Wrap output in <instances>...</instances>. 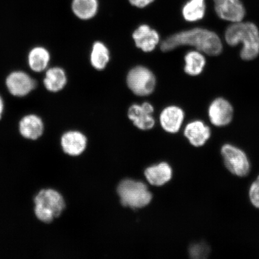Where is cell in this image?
<instances>
[{"instance_id":"cell-2","label":"cell","mask_w":259,"mask_h":259,"mask_svg":"<svg viewBox=\"0 0 259 259\" xmlns=\"http://www.w3.org/2000/svg\"><path fill=\"white\" fill-rule=\"evenodd\" d=\"M225 39L230 46L235 47L242 43V60L250 61L259 55V30L257 26L250 22L233 23L227 28Z\"/></svg>"},{"instance_id":"cell-22","label":"cell","mask_w":259,"mask_h":259,"mask_svg":"<svg viewBox=\"0 0 259 259\" xmlns=\"http://www.w3.org/2000/svg\"><path fill=\"white\" fill-rule=\"evenodd\" d=\"M110 61V53L108 47L101 41L93 44L90 54V62L97 70L105 69Z\"/></svg>"},{"instance_id":"cell-8","label":"cell","mask_w":259,"mask_h":259,"mask_svg":"<svg viewBox=\"0 0 259 259\" xmlns=\"http://www.w3.org/2000/svg\"><path fill=\"white\" fill-rule=\"evenodd\" d=\"M88 138L79 130H68L60 137V146L63 153L70 157H78L86 150Z\"/></svg>"},{"instance_id":"cell-12","label":"cell","mask_w":259,"mask_h":259,"mask_svg":"<svg viewBox=\"0 0 259 259\" xmlns=\"http://www.w3.org/2000/svg\"><path fill=\"white\" fill-rule=\"evenodd\" d=\"M210 122L217 127H223L231 123L234 116V109L228 100L218 98L213 100L208 109Z\"/></svg>"},{"instance_id":"cell-21","label":"cell","mask_w":259,"mask_h":259,"mask_svg":"<svg viewBox=\"0 0 259 259\" xmlns=\"http://www.w3.org/2000/svg\"><path fill=\"white\" fill-rule=\"evenodd\" d=\"M184 71L192 76H196L201 73L206 65L205 57L199 51L189 52L184 57Z\"/></svg>"},{"instance_id":"cell-17","label":"cell","mask_w":259,"mask_h":259,"mask_svg":"<svg viewBox=\"0 0 259 259\" xmlns=\"http://www.w3.org/2000/svg\"><path fill=\"white\" fill-rule=\"evenodd\" d=\"M67 82L66 73L62 68L54 67L47 70L44 83L49 92H59L66 87Z\"/></svg>"},{"instance_id":"cell-1","label":"cell","mask_w":259,"mask_h":259,"mask_svg":"<svg viewBox=\"0 0 259 259\" xmlns=\"http://www.w3.org/2000/svg\"><path fill=\"white\" fill-rule=\"evenodd\" d=\"M181 46H191L197 51L208 55L218 56L222 53L223 45L215 32L202 28H196L171 35L160 45L163 52L172 51Z\"/></svg>"},{"instance_id":"cell-19","label":"cell","mask_w":259,"mask_h":259,"mask_svg":"<svg viewBox=\"0 0 259 259\" xmlns=\"http://www.w3.org/2000/svg\"><path fill=\"white\" fill-rule=\"evenodd\" d=\"M98 8L97 0H73L72 2L73 14L82 20H89L95 17Z\"/></svg>"},{"instance_id":"cell-10","label":"cell","mask_w":259,"mask_h":259,"mask_svg":"<svg viewBox=\"0 0 259 259\" xmlns=\"http://www.w3.org/2000/svg\"><path fill=\"white\" fill-rule=\"evenodd\" d=\"M216 14L220 19L236 23L242 21L245 9L241 0H213Z\"/></svg>"},{"instance_id":"cell-25","label":"cell","mask_w":259,"mask_h":259,"mask_svg":"<svg viewBox=\"0 0 259 259\" xmlns=\"http://www.w3.org/2000/svg\"><path fill=\"white\" fill-rule=\"evenodd\" d=\"M128 1L132 5L135 7L144 8L151 4L154 0H128Z\"/></svg>"},{"instance_id":"cell-23","label":"cell","mask_w":259,"mask_h":259,"mask_svg":"<svg viewBox=\"0 0 259 259\" xmlns=\"http://www.w3.org/2000/svg\"><path fill=\"white\" fill-rule=\"evenodd\" d=\"M187 253L191 258H206L210 253V248L205 242H194L188 247Z\"/></svg>"},{"instance_id":"cell-15","label":"cell","mask_w":259,"mask_h":259,"mask_svg":"<svg viewBox=\"0 0 259 259\" xmlns=\"http://www.w3.org/2000/svg\"><path fill=\"white\" fill-rule=\"evenodd\" d=\"M183 135L189 144L193 147H202L206 143L211 135L210 129L202 121H191L186 125Z\"/></svg>"},{"instance_id":"cell-20","label":"cell","mask_w":259,"mask_h":259,"mask_svg":"<svg viewBox=\"0 0 259 259\" xmlns=\"http://www.w3.org/2000/svg\"><path fill=\"white\" fill-rule=\"evenodd\" d=\"M205 0H189L182 9L183 18L187 22L201 20L206 14Z\"/></svg>"},{"instance_id":"cell-13","label":"cell","mask_w":259,"mask_h":259,"mask_svg":"<svg viewBox=\"0 0 259 259\" xmlns=\"http://www.w3.org/2000/svg\"><path fill=\"white\" fill-rule=\"evenodd\" d=\"M146 181L149 185L162 187L169 183L173 177V169L166 161L151 165L144 171Z\"/></svg>"},{"instance_id":"cell-7","label":"cell","mask_w":259,"mask_h":259,"mask_svg":"<svg viewBox=\"0 0 259 259\" xmlns=\"http://www.w3.org/2000/svg\"><path fill=\"white\" fill-rule=\"evenodd\" d=\"M154 112V107L150 103L134 104L130 107L127 117L134 127L139 131H149L157 125V121L153 115Z\"/></svg>"},{"instance_id":"cell-5","label":"cell","mask_w":259,"mask_h":259,"mask_svg":"<svg viewBox=\"0 0 259 259\" xmlns=\"http://www.w3.org/2000/svg\"><path fill=\"white\" fill-rule=\"evenodd\" d=\"M127 84L135 95L147 96L154 92L156 79L154 73L148 68L139 66L129 71Z\"/></svg>"},{"instance_id":"cell-3","label":"cell","mask_w":259,"mask_h":259,"mask_svg":"<svg viewBox=\"0 0 259 259\" xmlns=\"http://www.w3.org/2000/svg\"><path fill=\"white\" fill-rule=\"evenodd\" d=\"M35 219L45 225H51L59 219L66 208L63 194L52 187L38 190L33 198Z\"/></svg>"},{"instance_id":"cell-6","label":"cell","mask_w":259,"mask_h":259,"mask_svg":"<svg viewBox=\"0 0 259 259\" xmlns=\"http://www.w3.org/2000/svg\"><path fill=\"white\" fill-rule=\"evenodd\" d=\"M221 153L225 166L230 172L239 177L247 176L250 172V161L241 149L225 144L221 149Z\"/></svg>"},{"instance_id":"cell-14","label":"cell","mask_w":259,"mask_h":259,"mask_svg":"<svg viewBox=\"0 0 259 259\" xmlns=\"http://www.w3.org/2000/svg\"><path fill=\"white\" fill-rule=\"evenodd\" d=\"M136 46L145 53H150L157 47L160 41V35L156 30L150 26H139L132 34Z\"/></svg>"},{"instance_id":"cell-11","label":"cell","mask_w":259,"mask_h":259,"mask_svg":"<svg viewBox=\"0 0 259 259\" xmlns=\"http://www.w3.org/2000/svg\"><path fill=\"white\" fill-rule=\"evenodd\" d=\"M185 114L183 110L177 106H169L161 111L159 116V125L167 134L176 135L181 131Z\"/></svg>"},{"instance_id":"cell-26","label":"cell","mask_w":259,"mask_h":259,"mask_svg":"<svg viewBox=\"0 0 259 259\" xmlns=\"http://www.w3.org/2000/svg\"><path fill=\"white\" fill-rule=\"evenodd\" d=\"M5 109V103L1 96H0V120H1L3 112Z\"/></svg>"},{"instance_id":"cell-24","label":"cell","mask_w":259,"mask_h":259,"mask_svg":"<svg viewBox=\"0 0 259 259\" xmlns=\"http://www.w3.org/2000/svg\"><path fill=\"white\" fill-rule=\"evenodd\" d=\"M249 197L252 205L255 208H259V176L250 186Z\"/></svg>"},{"instance_id":"cell-9","label":"cell","mask_w":259,"mask_h":259,"mask_svg":"<svg viewBox=\"0 0 259 259\" xmlns=\"http://www.w3.org/2000/svg\"><path fill=\"white\" fill-rule=\"evenodd\" d=\"M36 81L22 71H15L9 74L6 85L10 93L16 97H24L36 87Z\"/></svg>"},{"instance_id":"cell-18","label":"cell","mask_w":259,"mask_h":259,"mask_svg":"<svg viewBox=\"0 0 259 259\" xmlns=\"http://www.w3.org/2000/svg\"><path fill=\"white\" fill-rule=\"evenodd\" d=\"M50 60V52L47 49L41 47L32 48L28 56L29 67L32 71L37 73L47 69Z\"/></svg>"},{"instance_id":"cell-4","label":"cell","mask_w":259,"mask_h":259,"mask_svg":"<svg viewBox=\"0 0 259 259\" xmlns=\"http://www.w3.org/2000/svg\"><path fill=\"white\" fill-rule=\"evenodd\" d=\"M116 193L121 205L136 210L145 208L153 199L150 185L145 181L125 178L116 187Z\"/></svg>"},{"instance_id":"cell-16","label":"cell","mask_w":259,"mask_h":259,"mask_svg":"<svg viewBox=\"0 0 259 259\" xmlns=\"http://www.w3.org/2000/svg\"><path fill=\"white\" fill-rule=\"evenodd\" d=\"M44 131V122L40 116L37 115H25L19 121V134L27 140H38L43 136Z\"/></svg>"}]
</instances>
